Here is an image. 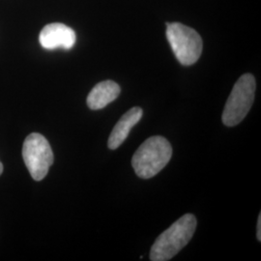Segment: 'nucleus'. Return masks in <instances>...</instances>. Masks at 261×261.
<instances>
[{
	"instance_id": "f257e3e1",
	"label": "nucleus",
	"mask_w": 261,
	"mask_h": 261,
	"mask_svg": "<svg viewBox=\"0 0 261 261\" xmlns=\"http://www.w3.org/2000/svg\"><path fill=\"white\" fill-rule=\"evenodd\" d=\"M196 229L194 215H184L178 219L156 239L151 248L150 260H170L191 241Z\"/></svg>"
},
{
	"instance_id": "f03ea898",
	"label": "nucleus",
	"mask_w": 261,
	"mask_h": 261,
	"mask_svg": "<svg viewBox=\"0 0 261 261\" xmlns=\"http://www.w3.org/2000/svg\"><path fill=\"white\" fill-rule=\"evenodd\" d=\"M172 156V147L167 139L155 136L145 140L132 159V167L137 175L149 179L165 168Z\"/></svg>"
},
{
	"instance_id": "7ed1b4c3",
	"label": "nucleus",
	"mask_w": 261,
	"mask_h": 261,
	"mask_svg": "<svg viewBox=\"0 0 261 261\" xmlns=\"http://www.w3.org/2000/svg\"><path fill=\"white\" fill-rule=\"evenodd\" d=\"M255 87L254 76L251 74L239 77L224 106L222 120L225 126H236L247 116L254 101Z\"/></svg>"
},
{
	"instance_id": "20e7f679",
	"label": "nucleus",
	"mask_w": 261,
	"mask_h": 261,
	"mask_svg": "<svg viewBox=\"0 0 261 261\" xmlns=\"http://www.w3.org/2000/svg\"><path fill=\"white\" fill-rule=\"evenodd\" d=\"M167 38L171 49L182 65H193L199 59L203 44L195 29L179 22L167 23Z\"/></svg>"
},
{
	"instance_id": "39448f33",
	"label": "nucleus",
	"mask_w": 261,
	"mask_h": 261,
	"mask_svg": "<svg viewBox=\"0 0 261 261\" xmlns=\"http://www.w3.org/2000/svg\"><path fill=\"white\" fill-rule=\"evenodd\" d=\"M22 158L31 177L41 181L47 176L55 157L47 139L41 134L32 133L23 142Z\"/></svg>"
},
{
	"instance_id": "423d86ee",
	"label": "nucleus",
	"mask_w": 261,
	"mask_h": 261,
	"mask_svg": "<svg viewBox=\"0 0 261 261\" xmlns=\"http://www.w3.org/2000/svg\"><path fill=\"white\" fill-rule=\"evenodd\" d=\"M76 36L75 31L63 23H50L42 29L39 41L46 49L64 48L70 49L75 45Z\"/></svg>"
},
{
	"instance_id": "0eeeda50",
	"label": "nucleus",
	"mask_w": 261,
	"mask_h": 261,
	"mask_svg": "<svg viewBox=\"0 0 261 261\" xmlns=\"http://www.w3.org/2000/svg\"><path fill=\"white\" fill-rule=\"evenodd\" d=\"M143 112L140 108H133L123 114L116 123L108 141V146L112 150L117 149L128 138L130 130L140 121Z\"/></svg>"
},
{
	"instance_id": "6e6552de",
	"label": "nucleus",
	"mask_w": 261,
	"mask_h": 261,
	"mask_svg": "<svg viewBox=\"0 0 261 261\" xmlns=\"http://www.w3.org/2000/svg\"><path fill=\"white\" fill-rule=\"evenodd\" d=\"M120 86L112 81H105L96 84L87 97L86 103L90 110L98 111L107 107L118 98Z\"/></svg>"
},
{
	"instance_id": "1a4fd4ad",
	"label": "nucleus",
	"mask_w": 261,
	"mask_h": 261,
	"mask_svg": "<svg viewBox=\"0 0 261 261\" xmlns=\"http://www.w3.org/2000/svg\"><path fill=\"white\" fill-rule=\"evenodd\" d=\"M256 238L258 241H261V214L258 217L257 221V228H256Z\"/></svg>"
},
{
	"instance_id": "9d476101",
	"label": "nucleus",
	"mask_w": 261,
	"mask_h": 261,
	"mask_svg": "<svg viewBox=\"0 0 261 261\" xmlns=\"http://www.w3.org/2000/svg\"><path fill=\"white\" fill-rule=\"evenodd\" d=\"M2 172H3V165H2V163L0 162V175L2 174Z\"/></svg>"
}]
</instances>
